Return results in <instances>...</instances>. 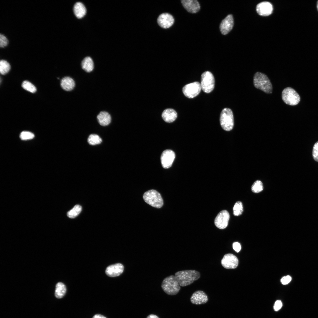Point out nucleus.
Instances as JSON below:
<instances>
[{
	"instance_id": "obj_1",
	"label": "nucleus",
	"mask_w": 318,
	"mask_h": 318,
	"mask_svg": "<svg viewBox=\"0 0 318 318\" xmlns=\"http://www.w3.org/2000/svg\"><path fill=\"white\" fill-rule=\"evenodd\" d=\"M175 276L180 286H185L189 285L200 276V273L194 270H186L176 272Z\"/></svg>"
},
{
	"instance_id": "obj_2",
	"label": "nucleus",
	"mask_w": 318,
	"mask_h": 318,
	"mask_svg": "<svg viewBox=\"0 0 318 318\" xmlns=\"http://www.w3.org/2000/svg\"><path fill=\"white\" fill-rule=\"evenodd\" d=\"M253 83L256 88L265 93L270 94L272 92V84L267 76L265 74L260 72L256 73L254 76Z\"/></svg>"
},
{
	"instance_id": "obj_3",
	"label": "nucleus",
	"mask_w": 318,
	"mask_h": 318,
	"mask_svg": "<svg viewBox=\"0 0 318 318\" xmlns=\"http://www.w3.org/2000/svg\"><path fill=\"white\" fill-rule=\"evenodd\" d=\"M175 276L171 275L165 278L163 280L161 286L166 294L174 295L177 294L180 287Z\"/></svg>"
},
{
	"instance_id": "obj_4",
	"label": "nucleus",
	"mask_w": 318,
	"mask_h": 318,
	"mask_svg": "<svg viewBox=\"0 0 318 318\" xmlns=\"http://www.w3.org/2000/svg\"><path fill=\"white\" fill-rule=\"evenodd\" d=\"M144 201L151 206L157 208H161L163 201L160 194L154 190H151L145 192L143 196Z\"/></svg>"
},
{
	"instance_id": "obj_5",
	"label": "nucleus",
	"mask_w": 318,
	"mask_h": 318,
	"mask_svg": "<svg viewBox=\"0 0 318 318\" xmlns=\"http://www.w3.org/2000/svg\"><path fill=\"white\" fill-rule=\"evenodd\" d=\"M220 123L224 130L230 131L234 126V119L233 112L231 109L225 108L222 111L220 116Z\"/></svg>"
},
{
	"instance_id": "obj_6",
	"label": "nucleus",
	"mask_w": 318,
	"mask_h": 318,
	"mask_svg": "<svg viewBox=\"0 0 318 318\" xmlns=\"http://www.w3.org/2000/svg\"><path fill=\"white\" fill-rule=\"evenodd\" d=\"M282 98L286 104L294 106L298 104L300 100L299 94L293 88L287 87L284 89L282 92Z\"/></svg>"
},
{
	"instance_id": "obj_7",
	"label": "nucleus",
	"mask_w": 318,
	"mask_h": 318,
	"mask_svg": "<svg viewBox=\"0 0 318 318\" xmlns=\"http://www.w3.org/2000/svg\"><path fill=\"white\" fill-rule=\"evenodd\" d=\"M201 89L205 93H209L213 89L215 79L212 74L209 71L203 72L201 75Z\"/></svg>"
},
{
	"instance_id": "obj_8",
	"label": "nucleus",
	"mask_w": 318,
	"mask_h": 318,
	"mask_svg": "<svg viewBox=\"0 0 318 318\" xmlns=\"http://www.w3.org/2000/svg\"><path fill=\"white\" fill-rule=\"evenodd\" d=\"M201 89L200 83L195 82L186 85L182 89L184 95L189 98H192L197 96Z\"/></svg>"
},
{
	"instance_id": "obj_9",
	"label": "nucleus",
	"mask_w": 318,
	"mask_h": 318,
	"mask_svg": "<svg viewBox=\"0 0 318 318\" xmlns=\"http://www.w3.org/2000/svg\"><path fill=\"white\" fill-rule=\"evenodd\" d=\"M229 218L228 212L226 210H223L218 213L215 218V224L219 229H224L228 226Z\"/></svg>"
},
{
	"instance_id": "obj_10",
	"label": "nucleus",
	"mask_w": 318,
	"mask_h": 318,
	"mask_svg": "<svg viewBox=\"0 0 318 318\" xmlns=\"http://www.w3.org/2000/svg\"><path fill=\"white\" fill-rule=\"evenodd\" d=\"M222 266L226 269H234L238 266V261L237 258L231 254H225L221 260Z\"/></svg>"
},
{
	"instance_id": "obj_11",
	"label": "nucleus",
	"mask_w": 318,
	"mask_h": 318,
	"mask_svg": "<svg viewBox=\"0 0 318 318\" xmlns=\"http://www.w3.org/2000/svg\"><path fill=\"white\" fill-rule=\"evenodd\" d=\"M175 154L174 152L170 150H166L162 153L160 160L163 167L165 169L170 167L175 159Z\"/></svg>"
},
{
	"instance_id": "obj_12",
	"label": "nucleus",
	"mask_w": 318,
	"mask_h": 318,
	"mask_svg": "<svg viewBox=\"0 0 318 318\" xmlns=\"http://www.w3.org/2000/svg\"><path fill=\"white\" fill-rule=\"evenodd\" d=\"M158 25L161 27L167 29L171 26L174 22V19L170 14L164 13L160 14L157 19Z\"/></svg>"
},
{
	"instance_id": "obj_13",
	"label": "nucleus",
	"mask_w": 318,
	"mask_h": 318,
	"mask_svg": "<svg viewBox=\"0 0 318 318\" xmlns=\"http://www.w3.org/2000/svg\"><path fill=\"white\" fill-rule=\"evenodd\" d=\"M233 26V19L232 15L229 14L221 21L220 25V29L221 33L226 35L232 29Z\"/></svg>"
},
{
	"instance_id": "obj_14",
	"label": "nucleus",
	"mask_w": 318,
	"mask_h": 318,
	"mask_svg": "<svg viewBox=\"0 0 318 318\" xmlns=\"http://www.w3.org/2000/svg\"><path fill=\"white\" fill-rule=\"evenodd\" d=\"M124 270L123 265L121 263H118L107 267L105 270V273L109 276L115 277L121 274Z\"/></svg>"
},
{
	"instance_id": "obj_15",
	"label": "nucleus",
	"mask_w": 318,
	"mask_h": 318,
	"mask_svg": "<svg viewBox=\"0 0 318 318\" xmlns=\"http://www.w3.org/2000/svg\"><path fill=\"white\" fill-rule=\"evenodd\" d=\"M256 10L259 15L264 16H268L271 14L273 8L269 2L264 1L259 4L257 6Z\"/></svg>"
},
{
	"instance_id": "obj_16",
	"label": "nucleus",
	"mask_w": 318,
	"mask_h": 318,
	"mask_svg": "<svg viewBox=\"0 0 318 318\" xmlns=\"http://www.w3.org/2000/svg\"><path fill=\"white\" fill-rule=\"evenodd\" d=\"M208 300V297L206 294L204 292L201 290L195 292L191 298V302L197 305L206 303Z\"/></svg>"
},
{
	"instance_id": "obj_17",
	"label": "nucleus",
	"mask_w": 318,
	"mask_h": 318,
	"mask_svg": "<svg viewBox=\"0 0 318 318\" xmlns=\"http://www.w3.org/2000/svg\"><path fill=\"white\" fill-rule=\"evenodd\" d=\"M181 3L184 7L189 12L196 13L200 9V4L197 0H183Z\"/></svg>"
},
{
	"instance_id": "obj_18",
	"label": "nucleus",
	"mask_w": 318,
	"mask_h": 318,
	"mask_svg": "<svg viewBox=\"0 0 318 318\" xmlns=\"http://www.w3.org/2000/svg\"><path fill=\"white\" fill-rule=\"evenodd\" d=\"M177 114L174 109H167L163 111L162 114L163 120L166 122L170 123L173 122L176 119Z\"/></svg>"
},
{
	"instance_id": "obj_19",
	"label": "nucleus",
	"mask_w": 318,
	"mask_h": 318,
	"mask_svg": "<svg viewBox=\"0 0 318 318\" xmlns=\"http://www.w3.org/2000/svg\"><path fill=\"white\" fill-rule=\"evenodd\" d=\"M60 84L62 88L67 91L72 90L75 86V83L74 80L68 77L63 78L61 80Z\"/></svg>"
},
{
	"instance_id": "obj_20",
	"label": "nucleus",
	"mask_w": 318,
	"mask_h": 318,
	"mask_svg": "<svg viewBox=\"0 0 318 318\" xmlns=\"http://www.w3.org/2000/svg\"><path fill=\"white\" fill-rule=\"evenodd\" d=\"M73 11L76 17L80 19L86 14V9L82 3L77 2L74 5Z\"/></svg>"
},
{
	"instance_id": "obj_21",
	"label": "nucleus",
	"mask_w": 318,
	"mask_h": 318,
	"mask_svg": "<svg viewBox=\"0 0 318 318\" xmlns=\"http://www.w3.org/2000/svg\"><path fill=\"white\" fill-rule=\"evenodd\" d=\"M97 119L100 125L102 126L108 125L111 121L110 114L106 111H101L97 115Z\"/></svg>"
},
{
	"instance_id": "obj_22",
	"label": "nucleus",
	"mask_w": 318,
	"mask_h": 318,
	"mask_svg": "<svg viewBox=\"0 0 318 318\" xmlns=\"http://www.w3.org/2000/svg\"><path fill=\"white\" fill-rule=\"evenodd\" d=\"M81 66L82 69L87 72H91L94 68L93 61L91 58L89 57H86L83 59Z\"/></svg>"
},
{
	"instance_id": "obj_23",
	"label": "nucleus",
	"mask_w": 318,
	"mask_h": 318,
	"mask_svg": "<svg viewBox=\"0 0 318 318\" xmlns=\"http://www.w3.org/2000/svg\"><path fill=\"white\" fill-rule=\"evenodd\" d=\"M66 291V288L65 285L62 283L59 282L56 286L55 296L58 299L62 298L65 294Z\"/></svg>"
},
{
	"instance_id": "obj_24",
	"label": "nucleus",
	"mask_w": 318,
	"mask_h": 318,
	"mask_svg": "<svg viewBox=\"0 0 318 318\" xmlns=\"http://www.w3.org/2000/svg\"><path fill=\"white\" fill-rule=\"evenodd\" d=\"M82 209V207L79 205H76L67 213V216L70 218H74L77 216L80 213Z\"/></svg>"
},
{
	"instance_id": "obj_25",
	"label": "nucleus",
	"mask_w": 318,
	"mask_h": 318,
	"mask_svg": "<svg viewBox=\"0 0 318 318\" xmlns=\"http://www.w3.org/2000/svg\"><path fill=\"white\" fill-rule=\"evenodd\" d=\"M11 68L10 64L6 60H1L0 61V72L4 75L7 73Z\"/></svg>"
},
{
	"instance_id": "obj_26",
	"label": "nucleus",
	"mask_w": 318,
	"mask_h": 318,
	"mask_svg": "<svg viewBox=\"0 0 318 318\" xmlns=\"http://www.w3.org/2000/svg\"><path fill=\"white\" fill-rule=\"evenodd\" d=\"M87 141L90 145H95L100 143L102 141V140L97 135L91 134L88 138Z\"/></svg>"
},
{
	"instance_id": "obj_27",
	"label": "nucleus",
	"mask_w": 318,
	"mask_h": 318,
	"mask_svg": "<svg viewBox=\"0 0 318 318\" xmlns=\"http://www.w3.org/2000/svg\"><path fill=\"white\" fill-rule=\"evenodd\" d=\"M233 214L235 216H238L241 215L243 211L242 203L239 201L236 202L233 208Z\"/></svg>"
},
{
	"instance_id": "obj_28",
	"label": "nucleus",
	"mask_w": 318,
	"mask_h": 318,
	"mask_svg": "<svg viewBox=\"0 0 318 318\" xmlns=\"http://www.w3.org/2000/svg\"><path fill=\"white\" fill-rule=\"evenodd\" d=\"M22 87L24 89L32 93L35 92L37 90L36 87L30 82L26 80L24 81L23 82Z\"/></svg>"
},
{
	"instance_id": "obj_29",
	"label": "nucleus",
	"mask_w": 318,
	"mask_h": 318,
	"mask_svg": "<svg viewBox=\"0 0 318 318\" xmlns=\"http://www.w3.org/2000/svg\"><path fill=\"white\" fill-rule=\"evenodd\" d=\"M252 191L254 193H259L261 192L263 189V186L262 182L259 180L255 181L252 185Z\"/></svg>"
},
{
	"instance_id": "obj_30",
	"label": "nucleus",
	"mask_w": 318,
	"mask_h": 318,
	"mask_svg": "<svg viewBox=\"0 0 318 318\" xmlns=\"http://www.w3.org/2000/svg\"><path fill=\"white\" fill-rule=\"evenodd\" d=\"M34 137V134L30 132L23 131L20 135V137L23 140H26L33 139Z\"/></svg>"
},
{
	"instance_id": "obj_31",
	"label": "nucleus",
	"mask_w": 318,
	"mask_h": 318,
	"mask_svg": "<svg viewBox=\"0 0 318 318\" xmlns=\"http://www.w3.org/2000/svg\"><path fill=\"white\" fill-rule=\"evenodd\" d=\"M312 155L314 160L318 162V141L313 146Z\"/></svg>"
},
{
	"instance_id": "obj_32",
	"label": "nucleus",
	"mask_w": 318,
	"mask_h": 318,
	"mask_svg": "<svg viewBox=\"0 0 318 318\" xmlns=\"http://www.w3.org/2000/svg\"><path fill=\"white\" fill-rule=\"evenodd\" d=\"M9 41L7 38L4 35L1 34L0 35V47L3 48L8 44Z\"/></svg>"
},
{
	"instance_id": "obj_33",
	"label": "nucleus",
	"mask_w": 318,
	"mask_h": 318,
	"mask_svg": "<svg viewBox=\"0 0 318 318\" xmlns=\"http://www.w3.org/2000/svg\"><path fill=\"white\" fill-rule=\"evenodd\" d=\"M291 280V277L289 275H287L283 277L281 279V281L282 284L286 285L289 283Z\"/></svg>"
},
{
	"instance_id": "obj_34",
	"label": "nucleus",
	"mask_w": 318,
	"mask_h": 318,
	"mask_svg": "<svg viewBox=\"0 0 318 318\" xmlns=\"http://www.w3.org/2000/svg\"><path fill=\"white\" fill-rule=\"evenodd\" d=\"M282 304L280 300L276 301L274 304V310L277 311L279 310L281 308Z\"/></svg>"
},
{
	"instance_id": "obj_35",
	"label": "nucleus",
	"mask_w": 318,
	"mask_h": 318,
	"mask_svg": "<svg viewBox=\"0 0 318 318\" xmlns=\"http://www.w3.org/2000/svg\"><path fill=\"white\" fill-rule=\"evenodd\" d=\"M233 248L236 252H238L241 249V245L238 242H234L233 244Z\"/></svg>"
},
{
	"instance_id": "obj_36",
	"label": "nucleus",
	"mask_w": 318,
	"mask_h": 318,
	"mask_svg": "<svg viewBox=\"0 0 318 318\" xmlns=\"http://www.w3.org/2000/svg\"><path fill=\"white\" fill-rule=\"evenodd\" d=\"M92 318H107L105 316L100 314H96Z\"/></svg>"
},
{
	"instance_id": "obj_37",
	"label": "nucleus",
	"mask_w": 318,
	"mask_h": 318,
	"mask_svg": "<svg viewBox=\"0 0 318 318\" xmlns=\"http://www.w3.org/2000/svg\"><path fill=\"white\" fill-rule=\"evenodd\" d=\"M146 318H159L157 315L154 314H150Z\"/></svg>"
},
{
	"instance_id": "obj_38",
	"label": "nucleus",
	"mask_w": 318,
	"mask_h": 318,
	"mask_svg": "<svg viewBox=\"0 0 318 318\" xmlns=\"http://www.w3.org/2000/svg\"><path fill=\"white\" fill-rule=\"evenodd\" d=\"M317 10L318 11V1H317Z\"/></svg>"
}]
</instances>
